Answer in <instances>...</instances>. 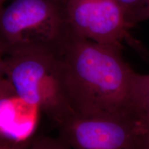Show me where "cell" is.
I'll return each mask as SVG.
<instances>
[{"label": "cell", "instance_id": "1", "mask_svg": "<svg viewBox=\"0 0 149 149\" xmlns=\"http://www.w3.org/2000/svg\"><path fill=\"white\" fill-rule=\"evenodd\" d=\"M122 48L74 35L60 55L61 79L74 115L116 116L137 113L130 99L134 70L123 59Z\"/></svg>", "mask_w": 149, "mask_h": 149}, {"label": "cell", "instance_id": "2", "mask_svg": "<svg viewBox=\"0 0 149 149\" xmlns=\"http://www.w3.org/2000/svg\"><path fill=\"white\" fill-rule=\"evenodd\" d=\"M72 34L66 0H10L0 10V52L60 54Z\"/></svg>", "mask_w": 149, "mask_h": 149}, {"label": "cell", "instance_id": "3", "mask_svg": "<svg viewBox=\"0 0 149 149\" xmlns=\"http://www.w3.org/2000/svg\"><path fill=\"white\" fill-rule=\"evenodd\" d=\"M60 55L30 51L5 55L3 72L15 93L36 106L57 127L74 114L65 96Z\"/></svg>", "mask_w": 149, "mask_h": 149}, {"label": "cell", "instance_id": "4", "mask_svg": "<svg viewBox=\"0 0 149 149\" xmlns=\"http://www.w3.org/2000/svg\"><path fill=\"white\" fill-rule=\"evenodd\" d=\"M58 128L59 137L71 149H140L143 125L138 113L74 115Z\"/></svg>", "mask_w": 149, "mask_h": 149}, {"label": "cell", "instance_id": "5", "mask_svg": "<svg viewBox=\"0 0 149 149\" xmlns=\"http://www.w3.org/2000/svg\"><path fill=\"white\" fill-rule=\"evenodd\" d=\"M66 6L68 24L76 36L121 48L124 42L139 46L130 33L134 25L117 0H66Z\"/></svg>", "mask_w": 149, "mask_h": 149}, {"label": "cell", "instance_id": "6", "mask_svg": "<svg viewBox=\"0 0 149 149\" xmlns=\"http://www.w3.org/2000/svg\"><path fill=\"white\" fill-rule=\"evenodd\" d=\"M40 109L13 92L0 99V136L20 142L33 137Z\"/></svg>", "mask_w": 149, "mask_h": 149}, {"label": "cell", "instance_id": "7", "mask_svg": "<svg viewBox=\"0 0 149 149\" xmlns=\"http://www.w3.org/2000/svg\"><path fill=\"white\" fill-rule=\"evenodd\" d=\"M130 99L133 109L139 114L149 112V74L134 71L132 76Z\"/></svg>", "mask_w": 149, "mask_h": 149}, {"label": "cell", "instance_id": "8", "mask_svg": "<svg viewBox=\"0 0 149 149\" xmlns=\"http://www.w3.org/2000/svg\"><path fill=\"white\" fill-rule=\"evenodd\" d=\"M29 149H71L59 137L53 138L48 136L33 137Z\"/></svg>", "mask_w": 149, "mask_h": 149}, {"label": "cell", "instance_id": "9", "mask_svg": "<svg viewBox=\"0 0 149 149\" xmlns=\"http://www.w3.org/2000/svg\"><path fill=\"white\" fill-rule=\"evenodd\" d=\"M117 1L125 8L130 23L133 24V19L134 17L146 0H117Z\"/></svg>", "mask_w": 149, "mask_h": 149}, {"label": "cell", "instance_id": "10", "mask_svg": "<svg viewBox=\"0 0 149 149\" xmlns=\"http://www.w3.org/2000/svg\"><path fill=\"white\" fill-rule=\"evenodd\" d=\"M141 115L142 132H141L140 149H149V112Z\"/></svg>", "mask_w": 149, "mask_h": 149}, {"label": "cell", "instance_id": "11", "mask_svg": "<svg viewBox=\"0 0 149 149\" xmlns=\"http://www.w3.org/2000/svg\"><path fill=\"white\" fill-rule=\"evenodd\" d=\"M146 19H149V0L145 1L138 12L136 13L133 19V23L135 24Z\"/></svg>", "mask_w": 149, "mask_h": 149}, {"label": "cell", "instance_id": "12", "mask_svg": "<svg viewBox=\"0 0 149 149\" xmlns=\"http://www.w3.org/2000/svg\"><path fill=\"white\" fill-rule=\"evenodd\" d=\"M15 92L12 85L5 77L0 78V99L10 93Z\"/></svg>", "mask_w": 149, "mask_h": 149}, {"label": "cell", "instance_id": "13", "mask_svg": "<svg viewBox=\"0 0 149 149\" xmlns=\"http://www.w3.org/2000/svg\"><path fill=\"white\" fill-rule=\"evenodd\" d=\"M5 77L3 72V55L0 52V78Z\"/></svg>", "mask_w": 149, "mask_h": 149}, {"label": "cell", "instance_id": "14", "mask_svg": "<svg viewBox=\"0 0 149 149\" xmlns=\"http://www.w3.org/2000/svg\"><path fill=\"white\" fill-rule=\"evenodd\" d=\"M8 0H0V10L4 7V3Z\"/></svg>", "mask_w": 149, "mask_h": 149}]
</instances>
